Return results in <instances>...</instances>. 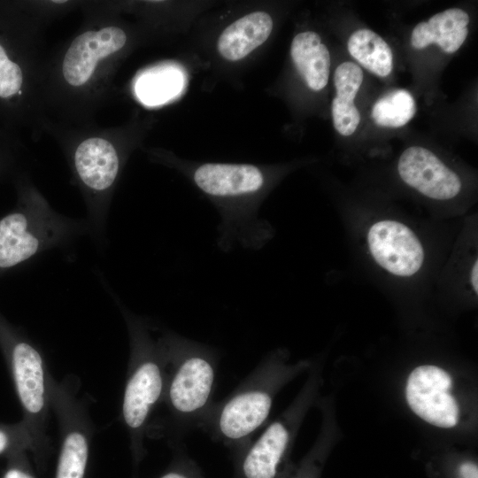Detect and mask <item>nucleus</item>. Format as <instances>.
Masks as SVG:
<instances>
[{
  "instance_id": "6ab92c4d",
  "label": "nucleus",
  "mask_w": 478,
  "mask_h": 478,
  "mask_svg": "<svg viewBox=\"0 0 478 478\" xmlns=\"http://www.w3.org/2000/svg\"><path fill=\"white\" fill-rule=\"evenodd\" d=\"M183 83V74L177 67L158 66L139 75L135 83V92L143 104L158 105L176 96Z\"/></svg>"
},
{
  "instance_id": "b1692460",
  "label": "nucleus",
  "mask_w": 478,
  "mask_h": 478,
  "mask_svg": "<svg viewBox=\"0 0 478 478\" xmlns=\"http://www.w3.org/2000/svg\"><path fill=\"white\" fill-rule=\"evenodd\" d=\"M4 478H33L29 474L22 472L19 469H10L4 475Z\"/></svg>"
},
{
  "instance_id": "f03ea898",
  "label": "nucleus",
  "mask_w": 478,
  "mask_h": 478,
  "mask_svg": "<svg viewBox=\"0 0 478 478\" xmlns=\"http://www.w3.org/2000/svg\"><path fill=\"white\" fill-rule=\"evenodd\" d=\"M71 166L86 201L89 230L101 240L112 192L122 166L120 151L112 139L90 135L73 149Z\"/></svg>"
},
{
  "instance_id": "f257e3e1",
  "label": "nucleus",
  "mask_w": 478,
  "mask_h": 478,
  "mask_svg": "<svg viewBox=\"0 0 478 478\" xmlns=\"http://www.w3.org/2000/svg\"><path fill=\"white\" fill-rule=\"evenodd\" d=\"M89 230L87 222L56 212L33 188L21 186L18 207L0 219V272Z\"/></svg>"
},
{
  "instance_id": "f8f14e48",
  "label": "nucleus",
  "mask_w": 478,
  "mask_h": 478,
  "mask_svg": "<svg viewBox=\"0 0 478 478\" xmlns=\"http://www.w3.org/2000/svg\"><path fill=\"white\" fill-rule=\"evenodd\" d=\"M162 386L158 365L152 359L141 363L128 381L124 394L123 416L129 428L142 427L151 406L159 398Z\"/></svg>"
},
{
  "instance_id": "39448f33",
  "label": "nucleus",
  "mask_w": 478,
  "mask_h": 478,
  "mask_svg": "<svg viewBox=\"0 0 478 478\" xmlns=\"http://www.w3.org/2000/svg\"><path fill=\"white\" fill-rule=\"evenodd\" d=\"M452 380L443 369L420 366L409 375L406 400L422 420L436 427L449 428L457 425L459 409L451 394Z\"/></svg>"
},
{
  "instance_id": "1a4fd4ad",
  "label": "nucleus",
  "mask_w": 478,
  "mask_h": 478,
  "mask_svg": "<svg viewBox=\"0 0 478 478\" xmlns=\"http://www.w3.org/2000/svg\"><path fill=\"white\" fill-rule=\"evenodd\" d=\"M193 180L205 194L229 204L220 215L233 200L253 196L265 184L262 171L248 164L206 163L196 169Z\"/></svg>"
},
{
  "instance_id": "bb28decb",
  "label": "nucleus",
  "mask_w": 478,
  "mask_h": 478,
  "mask_svg": "<svg viewBox=\"0 0 478 478\" xmlns=\"http://www.w3.org/2000/svg\"><path fill=\"white\" fill-rule=\"evenodd\" d=\"M0 139H1V138H0ZM1 145H2V144H1V143H0V166H1V164H2L3 159H4V158H3L4 151H3V150H2V146H1Z\"/></svg>"
},
{
  "instance_id": "2eb2a0df",
  "label": "nucleus",
  "mask_w": 478,
  "mask_h": 478,
  "mask_svg": "<svg viewBox=\"0 0 478 478\" xmlns=\"http://www.w3.org/2000/svg\"><path fill=\"white\" fill-rule=\"evenodd\" d=\"M363 72L353 62H343L334 73L336 96L331 104L333 125L342 135H352L360 121V113L353 103L361 86Z\"/></svg>"
},
{
  "instance_id": "20e7f679",
  "label": "nucleus",
  "mask_w": 478,
  "mask_h": 478,
  "mask_svg": "<svg viewBox=\"0 0 478 478\" xmlns=\"http://www.w3.org/2000/svg\"><path fill=\"white\" fill-rule=\"evenodd\" d=\"M127 40L125 30L112 24L79 34L62 56L61 81L71 90L89 89L103 66L125 47Z\"/></svg>"
},
{
  "instance_id": "5701e85b",
  "label": "nucleus",
  "mask_w": 478,
  "mask_h": 478,
  "mask_svg": "<svg viewBox=\"0 0 478 478\" xmlns=\"http://www.w3.org/2000/svg\"><path fill=\"white\" fill-rule=\"evenodd\" d=\"M12 436L9 431L0 428V454L4 452L11 445Z\"/></svg>"
},
{
  "instance_id": "412c9836",
  "label": "nucleus",
  "mask_w": 478,
  "mask_h": 478,
  "mask_svg": "<svg viewBox=\"0 0 478 478\" xmlns=\"http://www.w3.org/2000/svg\"><path fill=\"white\" fill-rule=\"evenodd\" d=\"M88 459V443L78 432L70 433L63 444L56 478H83Z\"/></svg>"
},
{
  "instance_id": "4468645a",
  "label": "nucleus",
  "mask_w": 478,
  "mask_h": 478,
  "mask_svg": "<svg viewBox=\"0 0 478 478\" xmlns=\"http://www.w3.org/2000/svg\"><path fill=\"white\" fill-rule=\"evenodd\" d=\"M273 26L268 13H249L225 28L218 40V50L227 60H240L267 40Z\"/></svg>"
},
{
  "instance_id": "393cba45",
  "label": "nucleus",
  "mask_w": 478,
  "mask_h": 478,
  "mask_svg": "<svg viewBox=\"0 0 478 478\" xmlns=\"http://www.w3.org/2000/svg\"><path fill=\"white\" fill-rule=\"evenodd\" d=\"M478 264H477V260L474 262L473 267H472V270H471V283H472V286H473V289L474 290L475 293H477L478 291V279H477V275H478Z\"/></svg>"
},
{
  "instance_id": "0eeeda50",
  "label": "nucleus",
  "mask_w": 478,
  "mask_h": 478,
  "mask_svg": "<svg viewBox=\"0 0 478 478\" xmlns=\"http://www.w3.org/2000/svg\"><path fill=\"white\" fill-rule=\"evenodd\" d=\"M169 387V399L179 413L191 416L207 404L214 383V366L209 354L189 342Z\"/></svg>"
},
{
  "instance_id": "9b49d317",
  "label": "nucleus",
  "mask_w": 478,
  "mask_h": 478,
  "mask_svg": "<svg viewBox=\"0 0 478 478\" xmlns=\"http://www.w3.org/2000/svg\"><path fill=\"white\" fill-rule=\"evenodd\" d=\"M12 374L24 408L37 413L44 405V377L39 352L27 342L15 338L9 343Z\"/></svg>"
},
{
  "instance_id": "9d476101",
  "label": "nucleus",
  "mask_w": 478,
  "mask_h": 478,
  "mask_svg": "<svg viewBox=\"0 0 478 478\" xmlns=\"http://www.w3.org/2000/svg\"><path fill=\"white\" fill-rule=\"evenodd\" d=\"M272 402V395L262 382L241 389L220 409L217 419L219 434L230 441L247 437L265 422Z\"/></svg>"
},
{
  "instance_id": "ddd939ff",
  "label": "nucleus",
  "mask_w": 478,
  "mask_h": 478,
  "mask_svg": "<svg viewBox=\"0 0 478 478\" xmlns=\"http://www.w3.org/2000/svg\"><path fill=\"white\" fill-rule=\"evenodd\" d=\"M469 23L468 14L459 8H451L432 16L427 22H420L411 35V44L421 50L431 43L437 44L446 53L456 52L465 42Z\"/></svg>"
},
{
  "instance_id": "7ed1b4c3",
  "label": "nucleus",
  "mask_w": 478,
  "mask_h": 478,
  "mask_svg": "<svg viewBox=\"0 0 478 478\" xmlns=\"http://www.w3.org/2000/svg\"><path fill=\"white\" fill-rule=\"evenodd\" d=\"M27 32L22 12L0 4V114L12 120L25 115L32 93Z\"/></svg>"
},
{
  "instance_id": "f3484780",
  "label": "nucleus",
  "mask_w": 478,
  "mask_h": 478,
  "mask_svg": "<svg viewBox=\"0 0 478 478\" xmlns=\"http://www.w3.org/2000/svg\"><path fill=\"white\" fill-rule=\"evenodd\" d=\"M289 439V431L281 422L270 424L243 459L242 468L245 478H274Z\"/></svg>"
},
{
  "instance_id": "6e6552de",
  "label": "nucleus",
  "mask_w": 478,
  "mask_h": 478,
  "mask_svg": "<svg viewBox=\"0 0 478 478\" xmlns=\"http://www.w3.org/2000/svg\"><path fill=\"white\" fill-rule=\"evenodd\" d=\"M397 171L405 183L429 198L448 200L461 189L458 174L436 154L420 146H411L404 150Z\"/></svg>"
},
{
  "instance_id": "a878e982",
  "label": "nucleus",
  "mask_w": 478,
  "mask_h": 478,
  "mask_svg": "<svg viewBox=\"0 0 478 478\" xmlns=\"http://www.w3.org/2000/svg\"><path fill=\"white\" fill-rule=\"evenodd\" d=\"M161 478H189V477L180 473H169V474H165Z\"/></svg>"
},
{
  "instance_id": "a211bd4d",
  "label": "nucleus",
  "mask_w": 478,
  "mask_h": 478,
  "mask_svg": "<svg viewBox=\"0 0 478 478\" xmlns=\"http://www.w3.org/2000/svg\"><path fill=\"white\" fill-rule=\"evenodd\" d=\"M347 48L350 54L372 73L386 77L391 73V49L375 32L366 28L353 32L348 40Z\"/></svg>"
},
{
  "instance_id": "423d86ee",
  "label": "nucleus",
  "mask_w": 478,
  "mask_h": 478,
  "mask_svg": "<svg viewBox=\"0 0 478 478\" xmlns=\"http://www.w3.org/2000/svg\"><path fill=\"white\" fill-rule=\"evenodd\" d=\"M371 255L389 273L408 277L416 274L424 261V250L417 235L396 220L374 223L367 234Z\"/></svg>"
},
{
  "instance_id": "4be33fe9",
  "label": "nucleus",
  "mask_w": 478,
  "mask_h": 478,
  "mask_svg": "<svg viewBox=\"0 0 478 478\" xmlns=\"http://www.w3.org/2000/svg\"><path fill=\"white\" fill-rule=\"evenodd\" d=\"M460 478H478L477 466L471 462H465L459 466Z\"/></svg>"
},
{
  "instance_id": "dca6fc26",
  "label": "nucleus",
  "mask_w": 478,
  "mask_h": 478,
  "mask_svg": "<svg viewBox=\"0 0 478 478\" xmlns=\"http://www.w3.org/2000/svg\"><path fill=\"white\" fill-rule=\"evenodd\" d=\"M290 56L312 90L319 91L326 87L330 73V54L317 33L297 34L291 42Z\"/></svg>"
},
{
  "instance_id": "aec40b11",
  "label": "nucleus",
  "mask_w": 478,
  "mask_h": 478,
  "mask_svg": "<svg viewBox=\"0 0 478 478\" xmlns=\"http://www.w3.org/2000/svg\"><path fill=\"white\" fill-rule=\"evenodd\" d=\"M416 104L405 89H393L378 98L373 105L371 116L380 127H400L407 124L416 113Z\"/></svg>"
}]
</instances>
